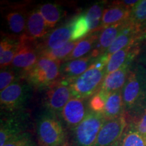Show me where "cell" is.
Listing matches in <instances>:
<instances>
[{
  "label": "cell",
  "mask_w": 146,
  "mask_h": 146,
  "mask_svg": "<svg viewBox=\"0 0 146 146\" xmlns=\"http://www.w3.org/2000/svg\"><path fill=\"white\" fill-rule=\"evenodd\" d=\"M145 41H139L110 55L106 65V75L127 64L134 63L139 56L142 45Z\"/></svg>",
  "instance_id": "obj_11"
},
{
  "label": "cell",
  "mask_w": 146,
  "mask_h": 146,
  "mask_svg": "<svg viewBox=\"0 0 146 146\" xmlns=\"http://www.w3.org/2000/svg\"><path fill=\"white\" fill-rule=\"evenodd\" d=\"M78 41H70L60 48L42 51L40 52V56L62 62L72 53Z\"/></svg>",
  "instance_id": "obj_29"
},
{
  "label": "cell",
  "mask_w": 146,
  "mask_h": 146,
  "mask_svg": "<svg viewBox=\"0 0 146 146\" xmlns=\"http://www.w3.org/2000/svg\"><path fill=\"white\" fill-rule=\"evenodd\" d=\"M131 10L113 1L110 5L105 8L102 21V30L112 25L129 21Z\"/></svg>",
  "instance_id": "obj_20"
},
{
  "label": "cell",
  "mask_w": 146,
  "mask_h": 146,
  "mask_svg": "<svg viewBox=\"0 0 146 146\" xmlns=\"http://www.w3.org/2000/svg\"><path fill=\"white\" fill-rule=\"evenodd\" d=\"M24 79V74L12 66L1 69L0 72V91H2L16 82Z\"/></svg>",
  "instance_id": "obj_30"
},
{
  "label": "cell",
  "mask_w": 146,
  "mask_h": 146,
  "mask_svg": "<svg viewBox=\"0 0 146 146\" xmlns=\"http://www.w3.org/2000/svg\"><path fill=\"white\" fill-rule=\"evenodd\" d=\"M33 87L25 81L16 82L0 93L1 111L16 113L24 108L30 100Z\"/></svg>",
  "instance_id": "obj_5"
},
{
  "label": "cell",
  "mask_w": 146,
  "mask_h": 146,
  "mask_svg": "<svg viewBox=\"0 0 146 146\" xmlns=\"http://www.w3.org/2000/svg\"><path fill=\"white\" fill-rule=\"evenodd\" d=\"M19 40V45L11 66L25 74L38 61L40 58V51L38 41H31L23 37Z\"/></svg>",
  "instance_id": "obj_8"
},
{
  "label": "cell",
  "mask_w": 146,
  "mask_h": 146,
  "mask_svg": "<svg viewBox=\"0 0 146 146\" xmlns=\"http://www.w3.org/2000/svg\"><path fill=\"white\" fill-rule=\"evenodd\" d=\"M90 29L85 13L72 20V41H78L90 34Z\"/></svg>",
  "instance_id": "obj_28"
},
{
  "label": "cell",
  "mask_w": 146,
  "mask_h": 146,
  "mask_svg": "<svg viewBox=\"0 0 146 146\" xmlns=\"http://www.w3.org/2000/svg\"><path fill=\"white\" fill-rule=\"evenodd\" d=\"M42 17L49 29H53L61 21L63 16L62 8L56 3H46L38 7Z\"/></svg>",
  "instance_id": "obj_24"
},
{
  "label": "cell",
  "mask_w": 146,
  "mask_h": 146,
  "mask_svg": "<svg viewBox=\"0 0 146 146\" xmlns=\"http://www.w3.org/2000/svg\"><path fill=\"white\" fill-rule=\"evenodd\" d=\"M114 146H146V137L128 124L121 138Z\"/></svg>",
  "instance_id": "obj_26"
},
{
  "label": "cell",
  "mask_w": 146,
  "mask_h": 146,
  "mask_svg": "<svg viewBox=\"0 0 146 146\" xmlns=\"http://www.w3.org/2000/svg\"><path fill=\"white\" fill-rule=\"evenodd\" d=\"M105 3H96L89 8L85 12L91 33L102 31V21L103 12L106 7Z\"/></svg>",
  "instance_id": "obj_25"
},
{
  "label": "cell",
  "mask_w": 146,
  "mask_h": 146,
  "mask_svg": "<svg viewBox=\"0 0 146 146\" xmlns=\"http://www.w3.org/2000/svg\"><path fill=\"white\" fill-rule=\"evenodd\" d=\"M127 126L125 114L114 119L106 120L93 146H114L121 138Z\"/></svg>",
  "instance_id": "obj_9"
},
{
  "label": "cell",
  "mask_w": 146,
  "mask_h": 146,
  "mask_svg": "<svg viewBox=\"0 0 146 146\" xmlns=\"http://www.w3.org/2000/svg\"><path fill=\"white\" fill-rule=\"evenodd\" d=\"M102 114L106 120L114 119L125 114L122 90L108 94Z\"/></svg>",
  "instance_id": "obj_21"
},
{
  "label": "cell",
  "mask_w": 146,
  "mask_h": 146,
  "mask_svg": "<svg viewBox=\"0 0 146 146\" xmlns=\"http://www.w3.org/2000/svg\"><path fill=\"white\" fill-rule=\"evenodd\" d=\"M108 96V94L100 89L98 92H97L96 94L89 98L88 101L89 110L95 112H103Z\"/></svg>",
  "instance_id": "obj_32"
},
{
  "label": "cell",
  "mask_w": 146,
  "mask_h": 146,
  "mask_svg": "<svg viewBox=\"0 0 146 146\" xmlns=\"http://www.w3.org/2000/svg\"><path fill=\"white\" fill-rule=\"evenodd\" d=\"M129 22L135 26L141 27L146 22V0H139L131 10Z\"/></svg>",
  "instance_id": "obj_31"
},
{
  "label": "cell",
  "mask_w": 146,
  "mask_h": 146,
  "mask_svg": "<svg viewBox=\"0 0 146 146\" xmlns=\"http://www.w3.org/2000/svg\"><path fill=\"white\" fill-rule=\"evenodd\" d=\"M133 63H129L114 72L107 74L100 89L107 94L123 90Z\"/></svg>",
  "instance_id": "obj_18"
},
{
  "label": "cell",
  "mask_w": 146,
  "mask_h": 146,
  "mask_svg": "<svg viewBox=\"0 0 146 146\" xmlns=\"http://www.w3.org/2000/svg\"><path fill=\"white\" fill-rule=\"evenodd\" d=\"M70 41H72V20L49 33L42 41L38 42V47L41 52L60 48Z\"/></svg>",
  "instance_id": "obj_13"
},
{
  "label": "cell",
  "mask_w": 146,
  "mask_h": 146,
  "mask_svg": "<svg viewBox=\"0 0 146 146\" xmlns=\"http://www.w3.org/2000/svg\"><path fill=\"white\" fill-rule=\"evenodd\" d=\"M110 56L104 53L83 74L71 82L70 88L74 98L88 100L100 91L106 75V65Z\"/></svg>",
  "instance_id": "obj_1"
},
{
  "label": "cell",
  "mask_w": 146,
  "mask_h": 146,
  "mask_svg": "<svg viewBox=\"0 0 146 146\" xmlns=\"http://www.w3.org/2000/svg\"><path fill=\"white\" fill-rule=\"evenodd\" d=\"M49 33L50 29L47 27L39 9L36 8L29 12L26 31L21 38L37 41L38 40L44 39Z\"/></svg>",
  "instance_id": "obj_15"
},
{
  "label": "cell",
  "mask_w": 146,
  "mask_h": 146,
  "mask_svg": "<svg viewBox=\"0 0 146 146\" xmlns=\"http://www.w3.org/2000/svg\"><path fill=\"white\" fill-rule=\"evenodd\" d=\"M29 12L23 6L12 8L5 14V21L13 36L20 38L25 33Z\"/></svg>",
  "instance_id": "obj_16"
},
{
  "label": "cell",
  "mask_w": 146,
  "mask_h": 146,
  "mask_svg": "<svg viewBox=\"0 0 146 146\" xmlns=\"http://www.w3.org/2000/svg\"><path fill=\"white\" fill-rule=\"evenodd\" d=\"M70 82L60 78L52 85L47 87L43 102L47 110L59 115L62 110L73 98Z\"/></svg>",
  "instance_id": "obj_7"
},
{
  "label": "cell",
  "mask_w": 146,
  "mask_h": 146,
  "mask_svg": "<svg viewBox=\"0 0 146 146\" xmlns=\"http://www.w3.org/2000/svg\"><path fill=\"white\" fill-rule=\"evenodd\" d=\"M145 41L146 35L141 32L140 27L135 26L129 22V25L118 35L116 39L105 53L110 56L126 47L137 43L139 41Z\"/></svg>",
  "instance_id": "obj_14"
},
{
  "label": "cell",
  "mask_w": 146,
  "mask_h": 146,
  "mask_svg": "<svg viewBox=\"0 0 146 146\" xmlns=\"http://www.w3.org/2000/svg\"><path fill=\"white\" fill-rule=\"evenodd\" d=\"M136 62L141 64V65H143L146 68V41L142 45L141 53H140Z\"/></svg>",
  "instance_id": "obj_34"
},
{
  "label": "cell",
  "mask_w": 146,
  "mask_h": 146,
  "mask_svg": "<svg viewBox=\"0 0 146 146\" xmlns=\"http://www.w3.org/2000/svg\"><path fill=\"white\" fill-rule=\"evenodd\" d=\"M3 146H35L31 137L28 133H23L10 140Z\"/></svg>",
  "instance_id": "obj_33"
},
{
  "label": "cell",
  "mask_w": 146,
  "mask_h": 146,
  "mask_svg": "<svg viewBox=\"0 0 146 146\" xmlns=\"http://www.w3.org/2000/svg\"><path fill=\"white\" fill-rule=\"evenodd\" d=\"M62 62L40 56L30 70L24 74V79L33 87L46 89L60 78Z\"/></svg>",
  "instance_id": "obj_3"
},
{
  "label": "cell",
  "mask_w": 146,
  "mask_h": 146,
  "mask_svg": "<svg viewBox=\"0 0 146 146\" xmlns=\"http://www.w3.org/2000/svg\"><path fill=\"white\" fill-rule=\"evenodd\" d=\"M129 21L125 23L117 24V25H112L106 28L102 29L100 32L99 39L97 43L96 47L93 53L95 56L98 57L102 54H104L112 43L116 39L123 29L129 25Z\"/></svg>",
  "instance_id": "obj_19"
},
{
  "label": "cell",
  "mask_w": 146,
  "mask_h": 146,
  "mask_svg": "<svg viewBox=\"0 0 146 146\" xmlns=\"http://www.w3.org/2000/svg\"><path fill=\"white\" fill-rule=\"evenodd\" d=\"M106 120L102 113L89 110L83 121L74 128V140L78 146H93L102 125Z\"/></svg>",
  "instance_id": "obj_6"
},
{
  "label": "cell",
  "mask_w": 146,
  "mask_h": 146,
  "mask_svg": "<svg viewBox=\"0 0 146 146\" xmlns=\"http://www.w3.org/2000/svg\"><path fill=\"white\" fill-rule=\"evenodd\" d=\"M20 40L15 36L3 37L0 43V66L1 69L12 65L17 52Z\"/></svg>",
  "instance_id": "obj_23"
},
{
  "label": "cell",
  "mask_w": 146,
  "mask_h": 146,
  "mask_svg": "<svg viewBox=\"0 0 146 146\" xmlns=\"http://www.w3.org/2000/svg\"><path fill=\"white\" fill-rule=\"evenodd\" d=\"M140 29H141V32L143 33L145 35H146V22L143 24V25H142L141 27H140Z\"/></svg>",
  "instance_id": "obj_35"
},
{
  "label": "cell",
  "mask_w": 146,
  "mask_h": 146,
  "mask_svg": "<svg viewBox=\"0 0 146 146\" xmlns=\"http://www.w3.org/2000/svg\"><path fill=\"white\" fill-rule=\"evenodd\" d=\"M125 114H129L146 102V68L135 62L129 71L123 90Z\"/></svg>",
  "instance_id": "obj_2"
},
{
  "label": "cell",
  "mask_w": 146,
  "mask_h": 146,
  "mask_svg": "<svg viewBox=\"0 0 146 146\" xmlns=\"http://www.w3.org/2000/svg\"><path fill=\"white\" fill-rule=\"evenodd\" d=\"M125 116H129L130 118L129 125L132 126L138 133L146 137V102L135 110L125 114Z\"/></svg>",
  "instance_id": "obj_27"
},
{
  "label": "cell",
  "mask_w": 146,
  "mask_h": 146,
  "mask_svg": "<svg viewBox=\"0 0 146 146\" xmlns=\"http://www.w3.org/2000/svg\"><path fill=\"white\" fill-rule=\"evenodd\" d=\"M57 115L47 110L37 122V136L39 146H64L66 134Z\"/></svg>",
  "instance_id": "obj_4"
},
{
  "label": "cell",
  "mask_w": 146,
  "mask_h": 146,
  "mask_svg": "<svg viewBox=\"0 0 146 146\" xmlns=\"http://www.w3.org/2000/svg\"><path fill=\"white\" fill-rule=\"evenodd\" d=\"M87 100L73 97L62 110L59 115L69 128L74 129L87 116L89 111Z\"/></svg>",
  "instance_id": "obj_10"
},
{
  "label": "cell",
  "mask_w": 146,
  "mask_h": 146,
  "mask_svg": "<svg viewBox=\"0 0 146 146\" xmlns=\"http://www.w3.org/2000/svg\"><path fill=\"white\" fill-rule=\"evenodd\" d=\"M24 125L22 120L17 115L12 113L10 116L1 118L0 126V146H3L10 140L20 135L24 131Z\"/></svg>",
  "instance_id": "obj_17"
},
{
  "label": "cell",
  "mask_w": 146,
  "mask_h": 146,
  "mask_svg": "<svg viewBox=\"0 0 146 146\" xmlns=\"http://www.w3.org/2000/svg\"><path fill=\"white\" fill-rule=\"evenodd\" d=\"M97 58L98 57L91 52L84 57L63 62L60 66V78L67 80L71 83L86 72L96 62Z\"/></svg>",
  "instance_id": "obj_12"
},
{
  "label": "cell",
  "mask_w": 146,
  "mask_h": 146,
  "mask_svg": "<svg viewBox=\"0 0 146 146\" xmlns=\"http://www.w3.org/2000/svg\"><path fill=\"white\" fill-rule=\"evenodd\" d=\"M100 32L101 31L91 33L88 35L85 36L83 39L78 41L77 45L74 47L72 53L64 62L84 57L92 52L96 47L97 43L99 39Z\"/></svg>",
  "instance_id": "obj_22"
}]
</instances>
